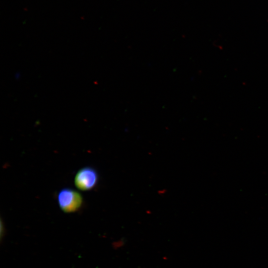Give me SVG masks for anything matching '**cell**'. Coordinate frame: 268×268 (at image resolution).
Masks as SVG:
<instances>
[{
    "instance_id": "cell-1",
    "label": "cell",
    "mask_w": 268,
    "mask_h": 268,
    "mask_svg": "<svg viewBox=\"0 0 268 268\" xmlns=\"http://www.w3.org/2000/svg\"><path fill=\"white\" fill-rule=\"evenodd\" d=\"M58 201L60 208L65 212H73L77 211L83 203L81 195L71 189H64L59 193Z\"/></svg>"
},
{
    "instance_id": "cell-2",
    "label": "cell",
    "mask_w": 268,
    "mask_h": 268,
    "mask_svg": "<svg viewBox=\"0 0 268 268\" xmlns=\"http://www.w3.org/2000/svg\"><path fill=\"white\" fill-rule=\"evenodd\" d=\"M98 174L95 169L91 167H84L77 173L74 183L76 187L82 191L93 189L98 182Z\"/></svg>"
}]
</instances>
